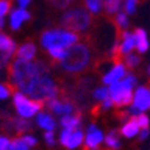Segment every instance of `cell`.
<instances>
[{
    "instance_id": "cell-1",
    "label": "cell",
    "mask_w": 150,
    "mask_h": 150,
    "mask_svg": "<svg viewBox=\"0 0 150 150\" xmlns=\"http://www.w3.org/2000/svg\"><path fill=\"white\" fill-rule=\"evenodd\" d=\"M47 73H48V66L40 61L30 62V61H25L21 58H15L13 64L8 66L10 84L15 88H19V86H22L23 83L44 76Z\"/></svg>"
},
{
    "instance_id": "cell-38",
    "label": "cell",
    "mask_w": 150,
    "mask_h": 150,
    "mask_svg": "<svg viewBox=\"0 0 150 150\" xmlns=\"http://www.w3.org/2000/svg\"><path fill=\"white\" fill-rule=\"evenodd\" d=\"M147 135H149V128H145V129H142L141 135H139V139H141V141H145L146 138H147Z\"/></svg>"
},
{
    "instance_id": "cell-2",
    "label": "cell",
    "mask_w": 150,
    "mask_h": 150,
    "mask_svg": "<svg viewBox=\"0 0 150 150\" xmlns=\"http://www.w3.org/2000/svg\"><path fill=\"white\" fill-rule=\"evenodd\" d=\"M19 90L35 100H41V102L57 99V95L59 94L57 84L47 74L23 83L22 86H19Z\"/></svg>"
},
{
    "instance_id": "cell-31",
    "label": "cell",
    "mask_w": 150,
    "mask_h": 150,
    "mask_svg": "<svg viewBox=\"0 0 150 150\" xmlns=\"http://www.w3.org/2000/svg\"><path fill=\"white\" fill-rule=\"evenodd\" d=\"M138 0H124V11L127 14H134L137 10Z\"/></svg>"
},
{
    "instance_id": "cell-26",
    "label": "cell",
    "mask_w": 150,
    "mask_h": 150,
    "mask_svg": "<svg viewBox=\"0 0 150 150\" xmlns=\"http://www.w3.org/2000/svg\"><path fill=\"white\" fill-rule=\"evenodd\" d=\"M13 123H14L15 129H17L18 132H23V131H26V129L30 128V123H28L26 120H23L22 117L21 118H14Z\"/></svg>"
},
{
    "instance_id": "cell-34",
    "label": "cell",
    "mask_w": 150,
    "mask_h": 150,
    "mask_svg": "<svg viewBox=\"0 0 150 150\" xmlns=\"http://www.w3.org/2000/svg\"><path fill=\"white\" fill-rule=\"evenodd\" d=\"M73 0H54V4L58 7V8H66Z\"/></svg>"
},
{
    "instance_id": "cell-32",
    "label": "cell",
    "mask_w": 150,
    "mask_h": 150,
    "mask_svg": "<svg viewBox=\"0 0 150 150\" xmlns=\"http://www.w3.org/2000/svg\"><path fill=\"white\" fill-rule=\"evenodd\" d=\"M137 121H138V124H139V128H142V129L149 128L150 120H149V117H147L146 114H143V113L138 114V116H137Z\"/></svg>"
},
{
    "instance_id": "cell-24",
    "label": "cell",
    "mask_w": 150,
    "mask_h": 150,
    "mask_svg": "<svg viewBox=\"0 0 150 150\" xmlns=\"http://www.w3.org/2000/svg\"><path fill=\"white\" fill-rule=\"evenodd\" d=\"M84 6L92 14H99L103 7V0H84Z\"/></svg>"
},
{
    "instance_id": "cell-8",
    "label": "cell",
    "mask_w": 150,
    "mask_h": 150,
    "mask_svg": "<svg viewBox=\"0 0 150 150\" xmlns=\"http://www.w3.org/2000/svg\"><path fill=\"white\" fill-rule=\"evenodd\" d=\"M150 108V88L147 87H139L134 96V103H132L129 113L134 116L141 114L146 109Z\"/></svg>"
},
{
    "instance_id": "cell-13",
    "label": "cell",
    "mask_w": 150,
    "mask_h": 150,
    "mask_svg": "<svg viewBox=\"0 0 150 150\" xmlns=\"http://www.w3.org/2000/svg\"><path fill=\"white\" fill-rule=\"evenodd\" d=\"M28 19H30V14L23 8H17L14 10L11 17H10V26H11V29L17 30L22 25L23 21H28Z\"/></svg>"
},
{
    "instance_id": "cell-17",
    "label": "cell",
    "mask_w": 150,
    "mask_h": 150,
    "mask_svg": "<svg viewBox=\"0 0 150 150\" xmlns=\"http://www.w3.org/2000/svg\"><path fill=\"white\" fill-rule=\"evenodd\" d=\"M135 40H137V48L139 52H146L147 48H149V41H147V37H146V33L143 29H135Z\"/></svg>"
},
{
    "instance_id": "cell-23",
    "label": "cell",
    "mask_w": 150,
    "mask_h": 150,
    "mask_svg": "<svg viewBox=\"0 0 150 150\" xmlns=\"http://www.w3.org/2000/svg\"><path fill=\"white\" fill-rule=\"evenodd\" d=\"M114 25H116V29H117V33H123L121 29H127L128 26V18L125 13H118L114 18Z\"/></svg>"
},
{
    "instance_id": "cell-4",
    "label": "cell",
    "mask_w": 150,
    "mask_h": 150,
    "mask_svg": "<svg viewBox=\"0 0 150 150\" xmlns=\"http://www.w3.org/2000/svg\"><path fill=\"white\" fill-rule=\"evenodd\" d=\"M137 84V77L134 74H127L124 80L112 84L109 88V96L113 100V105L117 108L127 106L132 102V88Z\"/></svg>"
},
{
    "instance_id": "cell-18",
    "label": "cell",
    "mask_w": 150,
    "mask_h": 150,
    "mask_svg": "<svg viewBox=\"0 0 150 150\" xmlns=\"http://www.w3.org/2000/svg\"><path fill=\"white\" fill-rule=\"evenodd\" d=\"M81 123V116L80 113H77L76 116H64L62 120H61V124L64 125L65 128H68V129H77V127L80 125Z\"/></svg>"
},
{
    "instance_id": "cell-33",
    "label": "cell",
    "mask_w": 150,
    "mask_h": 150,
    "mask_svg": "<svg viewBox=\"0 0 150 150\" xmlns=\"http://www.w3.org/2000/svg\"><path fill=\"white\" fill-rule=\"evenodd\" d=\"M11 8V3L8 0H0V17H4Z\"/></svg>"
},
{
    "instance_id": "cell-36",
    "label": "cell",
    "mask_w": 150,
    "mask_h": 150,
    "mask_svg": "<svg viewBox=\"0 0 150 150\" xmlns=\"http://www.w3.org/2000/svg\"><path fill=\"white\" fill-rule=\"evenodd\" d=\"M21 139H22L25 143H26L29 147L30 146H35L36 145V138H33V137H29V135H26V137H21Z\"/></svg>"
},
{
    "instance_id": "cell-14",
    "label": "cell",
    "mask_w": 150,
    "mask_h": 150,
    "mask_svg": "<svg viewBox=\"0 0 150 150\" xmlns=\"http://www.w3.org/2000/svg\"><path fill=\"white\" fill-rule=\"evenodd\" d=\"M134 47H137L135 35L127 32V30L121 33V41H120V50H121V54L123 55L129 54Z\"/></svg>"
},
{
    "instance_id": "cell-11",
    "label": "cell",
    "mask_w": 150,
    "mask_h": 150,
    "mask_svg": "<svg viewBox=\"0 0 150 150\" xmlns=\"http://www.w3.org/2000/svg\"><path fill=\"white\" fill-rule=\"evenodd\" d=\"M47 106L51 112H54L57 114H64L68 116L73 112V103L69 100H58V99H51L47 102Z\"/></svg>"
},
{
    "instance_id": "cell-20",
    "label": "cell",
    "mask_w": 150,
    "mask_h": 150,
    "mask_svg": "<svg viewBox=\"0 0 150 150\" xmlns=\"http://www.w3.org/2000/svg\"><path fill=\"white\" fill-rule=\"evenodd\" d=\"M81 142H83V132L80 129H73L68 142H66V145H65V147L66 149H74L79 145H81Z\"/></svg>"
},
{
    "instance_id": "cell-21",
    "label": "cell",
    "mask_w": 150,
    "mask_h": 150,
    "mask_svg": "<svg viewBox=\"0 0 150 150\" xmlns=\"http://www.w3.org/2000/svg\"><path fill=\"white\" fill-rule=\"evenodd\" d=\"M105 145L109 150H118L120 147V139H118L117 131H110L105 138Z\"/></svg>"
},
{
    "instance_id": "cell-28",
    "label": "cell",
    "mask_w": 150,
    "mask_h": 150,
    "mask_svg": "<svg viewBox=\"0 0 150 150\" xmlns=\"http://www.w3.org/2000/svg\"><path fill=\"white\" fill-rule=\"evenodd\" d=\"M139 62H141V58H139L137 54H132V52H129V54L125 55V65H127L129 69H134L135 66H138V65H139Z\"/></svg>"
},
{
    "instance_id": "cell-22",
    "label": "cell",
    "mask_w": 150,
    "mask_h": 150,
    "mask_svg": "<svg viewBox=\"0 0 150 150\" xmlns=\"http://www.w3.org/2000/svg\"><path fill=\"white\" fill-rule=\"evenodd\" d=\"M66 50L68 48H62V47H52V48H48V55H50V58L55 62H61L62 59L65 58V55H66Z\"/></svg>"
},
{
    "instance_id": "cell-6",
    "label": "cell",
    "mask_w": 150,
    "mask_h": 150,
    "mask_svg": "<svg viewBox=\"0 0 150 150\" xmlns=\"http://www.w3.org/2000/svg\"><path fill=\"white\" fill-rule=\"evenodd\" d=\"M79 36L70 30H61V29H50L41 35V46L43 48H52V47H62L69 48L73 44H76Z\"/></svg>"
},
{
    "instance_id": "cell-19",
    "label": "cell",
    "mask_w": 150,
    "mask_h": 150,
    "mask_svg": "<svg viewBox=\"0 0 150 150\" xmlns=\"http://www.w3.org/2000/svg\"><path fill=\"white\" fill-rule=\"evenodd\" d=\"M37 124H39L41 128L47 129V131H52V129L55 128L54 118L47 113H40L39 116H37Z\"/></svg>"
},
{
    "instance_id": "cell-42",
    "label": "cell",
    "mask_w": 150,
    "mask_h": 150,
    "mask_svg": "<svg viewBox=\"0 0 150 150\" xmlns=\"http://www.w3.org/2000/svg\"><path fill=\"white\" fill-rule=\"evenodd\" d=\"M0 65H1V62H0ZM0 68H1V66H0Z\"/></svg>"
},
{
    "instance_id": "cell-16",
    "label": "cell",
    "mask_w": 150,
    "mask_h": 150,
    "mask_svg": "<svg viewBox=\"0 0 150 150\" xmlns=\"http://www.w3.org/2000/svg\"><path fill=\"white\" fill-rule=\"evenodd\" d=\"M139 131V124L137 121V116H132L129 117L127 123L124 124V127L121 128V134H123L125 138H132L135 137Z\"/></svg>"
},
{
    "instance_id": "cell-3",
    "label": "cell",
    "mask_w": 150,
    "mask_h": 150,
    "mask_svg": "<svg viewBox=\"0 0 150 150\" xmlns=\"http://www.w3.org/2000/svg\"><path fill=\"white\" fill-rule=\"evenodd\" d=\"M90 61H91V54L88 47L83 43H77L66 50L65 58L61 61V66L65 72L76 74L86 70Z\"/></svg>"
},
{
    "instance_id": "cell-40",
    "label": "cell",
    "mask_w": 150,
    "mask_h": 150,
    "mask_svg": "<svg viewBox=\"0 0 150 150\" xmlns=\"http://www.w3.org/2000/svg\"><path fill=\"white\" fill-rule=\"evenodd\" d=\"M4 26V19H3V17H0V29Z\"/></svg>"
},
{
    "instance_id": "cell-15",
    "label": "cell",
    "mask_w": 150,
    "mask_h": 150,
    "mask_svg": "<svg viewBox=\"0 0 150 150\" xmlns=\"http://www.w3.org/2000/svg\"><path fill=\"white\" fill-rule=\"evenodd\" d=\"M35 54H36V47L33 43L28 41L23 46H21L17 51V58L25 59V61H30V59L35 58Z\"/></svg>"
},
{
    "instance_id": "cell-5",
    "label": "cell",
    "mask_w": 150,
    "mask_h": 150,
    "mask_svg": "<svg viewBox=\"0 0 150 150\" xmlns=\"http://www.w3.org/2000/svg\"><path fill=\"white\" fill-rule=\"evenodd\" d=\"M92 22V17L83 7H76L66 11L61 19V25L70 32H84Z\"/></svg>"
},
{
    "instance_id": "cell-25",
    "label": "cell",
    "mask_w": 150,
    "mask_h": 150,
    "mask_svg": "<svg viewBox=\"0 0 150 150\" xmlns=\"http://www.w3.org/2000/svg\"><path fill=\"white\" fill-rule=\"evenodd\" d=\"M120 0H106L105 1V10L106 13L112 15V14H116L120 10Z\"/></svg>"
},
{
    "instance_id": "cell-37",
    "label": "cell",
    "mask_w": 150,
    "mask_h": 150,
    "mask_svg": "<svg viewBox=\"0 0 150 150\" xmlns=\"http://www.w3.org/2000/svg\"><path fill=\"white\" fill-rule=\"evenodd\" d=\"M44 138H46L47 143H48L50 146H52L55 143V141H54V134H52V131H47L46 135H44Z\"/></svg>"
},
{
    "instance_id": "cell-39",
    "label": "cell",
    "mask_w": 150,
    "mask_h": 150,
    "mask_svg": "<svg viewBox=\"0 0 150 150\" xmlns=\"http://www.w3.org/2000/svg\"><path fill=\"white\" fill-rule=\"evenodd\" d=\"M18 3H19V6H21V8H25V7L30 3V0H18Z\"/></svg>"
},
{
    "instance_id": "cell-12",
    "label": "cell",
    "mask_w": 150,
    "mask_h": 150,
    "mask_svg": "<svg viewBox=\"0 0 150 150\" xmlns=\"http://www.w3.org/2000/svg\"><path fill=\"white\" fill-rule=\"evenodd\" d=\"M123 77H125V66L123 64H114V66L110 69L109 72L103 76V83L105 84H114V83L120 81Z\"/></svg>"
},
{
    "instance_id": "cell-27",
    "label": "cell",
    "mask_w": 150,
    "mask_h": 150,
    "mask_svg": "<svg viewBox=\"0 0 150 150\" xmlns=\"http://www.w3.org/2000/svg\"><path fill=\"white\" fill-rule=\"evenodd\" d=\"M10 150H29V146L21 138H15L10 142Z\"/></svg>"
},
{
    "instance_id": "cell-7",
    "label": "cell",
    "mask_w": 150,
    "mask_h": 150,
    "mask_svg": "<svg viewBox=\"0 0 150 150\" xmlns=\"http://www.w3.org/2000/svg\"><path fill=\"white\" fill-rule=\"evenodd\" d=\"M14 105H15V109H17L18 114L23 118L32 117L33 114H36L43 108L41 100L28 99L22 92H14Z\"/></svg>"
},
{
    "instance_id": "cell-30",
    "label": "cell",
    "mask_w": 150,
    "mask_h": 150,
    "mask_svg": "<svg viewBox=\"0 0 150 150\" xmlns=\"http://www.w3.org/2000/svg\"><path fill=\"white\" fill-rule=\"evenodd\" d=\"M108 96H109V90L105 88V87H99V88H96L95 91H94V98L98 100H103Z\"/></svg>"
},
{
    "instance_id": "cell-10",
    "label": "cell",
    "mask_w": 150,
    "mask_h": 150,
    "mask_svg": "<svg viewBox=\"0 0 150 150\" xmlns=\"http://www.w3.org/2000/svg\"><path fill=\"white\" fill-rule=\"evenodd\" d=\"M14 50H15V43L8 36H6L4 33H0V51L3 52L0 55V62L7 64L8 59L13 57Z\"/></svg>"
},
{
    "instance_id": "cell-35",
    "label": "cell",
    "mask_w": 150,
    "mask_h": 150,
    "mask_svg": "<svg viewBox=\"0 0 150 150\" xmlns=\"http://www.w3.org/2000/svg\"><path fill=\"white\" fill-rule=\"evenodd\" d=\"M0 150H10V141L4 137H0Z\"/></svg>"
},
{
    "instance_id": "cell-41",
    "label": "cell",
    "mask_w": 150,
    "mask_h": 150,
    "mask_svg": "<svg viewBox=\"0 0 150 150\" xmlns=\"http://www.w3.org/2000/svg\"><path fill=\"white\" fill-rule=\"evenodd\" d=\"M147 72H149V74H150V66H149V69H147Z\"/></svg>"
},
{
    "instance_id": "cell-29",
    "label": "cell",
    "mask_w": 150,
    "mask_h": 150,
    "mask_svg": "<svg viewBox=\"0 0 150 150\" xmlns=\"http://www.w3.org/2000/svg\"><path fill=\"white\" fill-rule=\"evenodd\" d=\"M15 92V87L11 84H0V99H4L11 94Z\"/></svg>"
},
{
    "instance_id": "cell-9",
    "label": "cell",
    "mask_w": 150,
    "mask_h": 150,
    "mask_svg": "<svg viewBox=\"0 0 150 150\" xmlns=\"http://www.w3.org/2000/svg\"><path fill=\"white\" fill-rule=\"evenodd\" d=\"M102 141H103L102 132H100L95 125H90V127H88V132H87L84 150H99L100 149L99 145Z\"/></svg>"
}]
</instances>
